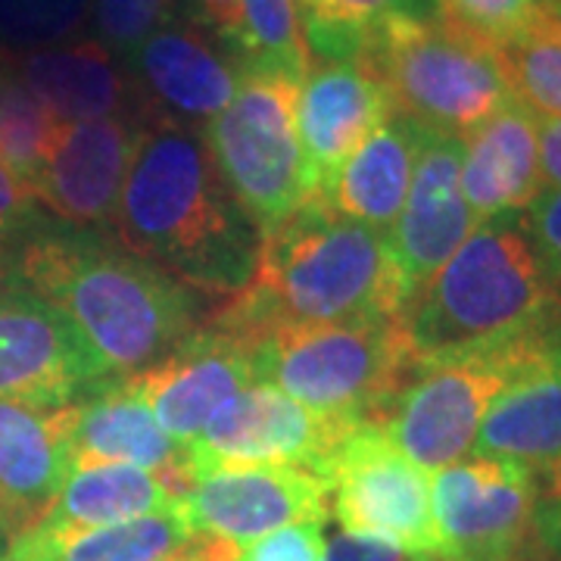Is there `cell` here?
Listing matches in <instances>:
<instances>
[{
  "instance_id": "6da1fadb",
  "label": "cell",
  "mask_w": 561,
  "mask_h": 561,
  "mask_svg": "<svg viewBox=\"0 0 561 561\" xmlns=\"http://www.w3.org/2000/svg\"><path fill=\"white\" fill-rule=\"evenodd\" d=\"M412 290L387 234L306 201L262 231L250 280L206 316V324L250 346L284 328L405 316Z\"/></svg>"
},
{
  "instance_id": "7a4b0ae2",
  "label": "cell",
  "mask_w": 561,
  "mask_h": 561,
  "mask_svg": "<svg viewBox=\"0 0 561 561\" xmlns=\"http://www.w3.org/2000/svg\"><path fill=\"white\" fill-rule=\"evenodd\" d=\"M110 238L184 287L225 300L253 275L262 231L234 201L201 131L150 122Z\"/></svg>"
},
{
  "instance_id": "3957f363",
  "label": "cell",
  "mask_w": 561,
  "mask_h": 561,
  "mask_svg": "<svg viewBox=\"0 0 561 561\" xmlns=\"http://www.w3.org/2000/svg\"><path fill=\"white\" fill-rule=\"evenodd\" d=\"M13 278L81 334L110 378L165 359L203 328V294L138 260L101 231L47 221L25 243Z\"/></svg>"
},
{
  "instance_id": "277c9868",
  "label": "cell",
  "mask_w": 561,
  "mask_h": 561,
  "mask_svg": "<svg viewBox=\"0 0 561 561\" xmlns=\"http://www.w3.org/2000/svg\"><path fill=\"white\" fill-rule=\"evenodd\" d=\"M561 316L522 213L478 221L405 309L419 365L540 334Z\"/></svg>"
},
{
  "instance_id": "5b68a950",
  "label": "cell",
  "mask_w": 561,
  "mask_h": 561,
  "mask_svg": "<svg viewBox=\"0 0 561 561\" xmlns=\"http://www.w3.org/2000/svg\"><path fill=\"white\" fill-rule=\"evenodd\" d=\"M405 316L284 328L256 343L260 381L324 415L378 424L415 375Z\"/></svg>"
},
{
  "instance_id": "8992f818",
  "label": "cell",
  "mask_w": 561,
  "mask_h": 561,
  "mask_svg": "<svg viewBox=\"0 0 561 561\" xmlns=\"http://www.w3.org/2000/svg\"><path fill=\"white\" fill-rule=\"evenodd\" d=\"M359 62L381 79L393 113L440 135L461 138L515 101L500 54L440 16L383 25Z\"/></svg>"
},
{
  "instance_id": "52a82bcc",
  "label": "cell",
  "mask_w": 561,
  "mask_h": 561,
  "mask_svg": "<svg viewBox=\"0 0 561 561\" xmlns=\"http://www.w3.org/2000/svg\"><path fill=\"white\" fill-rule=\"evenodd\" d=\"M549 328L505 346L419 365L378 421L383 437L424 471L468 459L493 400L527 368Z\"/></svg>"
},
{
  "instance_id": "ba28073f",
  "label": "cell",
  "mask_w": 561,
  "mask_h": 561,
  "mask_svg": "<svg viewBox=\"0 0 561 561\" xmlns=\"http://www.w3.org/2000/svg\"><path fill=\"white\" fill-rule=\"evenodd\" d=\"M300 81L243 72L234 98L201 135L243 213L260 231L287 219L306 197V165L297 135Z\"/></svg>"
},
{
  "instance_id": "9c48e42d",
  "label": "cell",
  "mask_w": 561,
  "mask_h": 561,
  "mask_svg": "<svg viewBox=\"0 0 561 561\" xmlns=\"http://www.w3.org/2000/svg\"><path fill=\"white\" fill-rule=\"evenodd\" d=\"M321 478L341 530L378 537L412 561H440L431 478L383 437L378 424L356 427Z\"/></svg>"
},
{
  "instance_id": "30bf717a",
  "label": "cell",
  "mask_w": 561,
  "mask_h": 561,
  "mask_svg": "<svg viewBox=\"0 0 561 561\" xmlns=\"http://www.w3.org/2000/svg\"><path fill=\"white\" fill-rule=\"evenodd\" d=\"M540 478L496 456H471L431 483L440 561H537Z\"/></svg>"
},
{
  "instance_id": "8fae6325",
  "label": "cell",
  "mask_w": 561,
  "mask_h": 561,
  "mask_svg": "<svg viewBox=\"0 0 561 561\" xmlns=\"http://www.w3.org/2000/svg\"><path fill=\"white\" fill-rule=\"evenodd\" d=\"M356 427L362 421L324 415L256 381L209 419L187 446V461L194 478L250 465H300L321 474Z\"/></svg>"
},
{
  "instance_id": "7c38bea8",
  "label": "cell",
  "mask_w": 561,
  "mask_h": 561,
  "mask_svg": "<svg viewBox=\"0 0 561 561\" xmlns=\"http://www.w3.org/2000/svg\"><path fill=\"white\" fill-rule=\"evenodd\" d=\"M110 381L101 359L22 280H0V400L60 409Z\"/></svg>"
},
{
  "instance_id": "4fadbf2b",
  "label": "cell",
  "mask_w": 561,
  "mask_h": 561,
  "mask_svg": "<svg viewBox=\"0 0 561 561\" xmlns=\"http://www.w3.org/2000/svg\"><path fill=\"white\" fill-rule=\"evenodd\" d=\"M328 512V483L300 465L221 468L194 478L181 496V518L191 534L219 537L238 549L287 524H324Z\"/></svg>"
},
{
  "instance_id": "5bb4252c",
  "label": "cell",
  "mask_w": 561,
  "mask_h": 561,
  "mask_svg": "<svg viewBox=\"0 0 561 561\" xmlns=\"http://www.w3.org/2000/svg\"><path fill=\"white\" fill-rule=\"evenodd\" d=\"M125 72L140 119L203 131L234 98L243 72L216 41L191 20H175L131 50Z\"/></svg>"
},
{
  "instance_id": "9a60e30c",
  "label": "cell",
  "mask_w": 561,
  "mask_h": 561,
  "mask_svg": "<svg viewBox=\"0 0 561 561\" xmlns=\"http://www.w3.org/2000/svg\"><path fill=\"white\" fill-rule=\"evenodd\" d=\"M144 128L138 116L60 125L32 187L41 209L66 228L110 234Z\"/></svg>"
},
{
  "instance_id": "2e32d148",
  "label": "cell",
  "mask_w": 561,
  "mask_h": 561,
  "mask_svg": "<svg viewBox=\"0 0 561 561\" xmlns=\"http://www.w3.org/2000/svg\"><path fill=\"white\" fill-rule=\"evenodd\" d=\"M128 378L162 431L181 446H191L225 402L260 381L256 346L203 321L179 350Z\"/></svg>"
},
{
  "instance_id": "e0dca14e",
  "label": "cell",
  "mask_w": 561,
  "mask_h": 561,
  "mask_svg": "<svg viewBox=\"0 0 561 561\" xmlns=\"http://www.w3.org/2000/svg\"><path fill=\"white\" fill-rule=\"evenodd\" d=\"M474 228L478 219L461 194V138L424 128L400 219L387 234L412 300Z\"/></svg>"
},
{
  "instance_id": "ac0fdd59",
  "label": "cell",
  "mask_w": 561,
  "mask_h": 561,
  "mask_svg": "<svg viewBox=\"0 0 561 561\" xmlns=\"http://www.w3.org/2000/svg\"><path fill=\"white\" fill-rule=\"evenodd\" d=\"M390 116V94L365 62H309L297 88V135L309 194H319L337 165Z\"/></svg>"
},
{
  "instance_id": "d6986e66",
  "label": "cell",
  "mask_w": 561,
  "mask_h": 561,
  "mask_svg": "<svg viewBox=\"0 0 561 561\" xmlns=\"http://www.w3.org/2000/svg\"><path fill=\"white\" fill-rule=\"evenodd\" d=\"M69 459L81 465H135L184 496L194 483L187 446L160 427L131 378H110L72 405Z\"/></svg>"
},
{
  "instance_id": "ffe728a7",
  "label": "cell",
  "mask_w": 561,
  "mask_h": 561,
  "mask_svg": "<svg viewBox=\"0 0 561 561\" xmlns=\"http://www.w3.org/2000/svg\"><path fill=\"white\" fill-rule=\"evenodd\" d=\"M69 415L72 405L0 400V534L7 540L38 524L69 478Z\"/></svg>"
},
{
  "instance_id": "44dd1931",
  "label": "cell",
  "mask_w": 561,
  "mask_h": 561,
  "mask_svg": "<svg viewBox=\"0 0 561 561\" xmlns=\"http://www.w3.org/2000/svg\"><path fill=\"white\" fill-rule=\"evenodd\" d=\"M471 456L518 461L537 478L561 461V319L522 375L493 400Z\"/></svg>"
},
{
  "instance_id": "7402d4cb",
  "label": "cell",
  "mask_w": 561,
  "mask_h": 561,
  "mask_svg": "<svg viewBox=\"0 0 561 561\" xmlns=\"http://www.w3.org/2000/svg\"><path fill=\"white\" fill-rule=\"evenodd\" d=\"M542 191L537 116L508 101L461 135V194L478 221L524 213Z\"/></svg>"
},
{
  "instance_id": "603a6c76",
  "label": "cell",
  "mask_w": 561,
  "mask_h": 561,
  "mask_svg": "<svg viewBox=\"0 0 561 561\" xmlns=\"http://www.w3.org/2000/svg\"><path fill=\"white\" fill-rule=\"evenodd\" d=\"M10 60L13 72L38 94L60 125L110 116L140 119L131 79L101 41H66L57 47L10 54Z\"/></svg>"
},
{
  "instance_id": "cb8c5ba5",
  "label": "cell",
  "mask_w": 561,
  "mask_h": 561,
  "mask_svg": "<svg viewBox=\"0 0 561 561\" xmlns=\"http://www.w3.org/2000/svg\"><path fill=\"white\" fill-rule=\"evenodd\" d=\"M421 138V125L393 113L362 140L312 197L324 201L346 219L390 234L415 175Z\"/></svg>"
},
{
  "instance_id": "d4e9b609",
  "label": "cell",
  "mask_w": 561,
  "mask_h": 561,
  "mask_svg": "<svg viewBox=\"0 0 561 561\" xmlns=\"http://www.w3.org/2000/svg\"><path fill=\"white\" fill-rule=\"evenodd\" d=\"M184 10L241 72L302 81L312 62L297 0H184Z\"/></svg>"
},
{
  "instance_id": "484cf974",
  "label": "cell",
  "mask_w": 561,
  "mask_h": 561,
  "mask_svg": "<svg viewBox=\"0 0 561 561\" xmlns=\"http://www.w3.org/2000/svg\"><path fill=\"white\" fill-rule=\"evenodd\" d=\"M179 508V493L150 471L135 465H81L69 471L54 505L32 527L44 534H72Z\"/></svg>"
},
{
  "instance_id": "4316f807",
  "label": "cell",
  "mask_w": 561,
  "mask_h": 561,
  "mask_svg": "<svg viewBox=\"0 0 561 561\" xmlns=\"http://www.w3.org/2000/svg\"><path fill=\"white\" fill-rule=\"evenodd\" d=\"M191 537L194 534L181 518V508L72 534H44L28 527L10 540L3 561H162Z\"/></svg>"
},
{
  "instance_id": "83f0119b",
  "label": "cell",
  "mask_w": 561,
  "mask_h": 561,
  "mask_svg": "<svg viewBox=\"0 0 561 561\" xmlns=\"http://www.w3.org/2000/svg\"><path fill=\"white\" fill-rule=\"evenodd\" d=\"M309 57L359 60L365 44L390 22L440 16V0H297Z\"/></svg>"
},
{
  "instance_id": "f1b7e54d",
  "label": "cell",
  "mask_w": 561,
  "mask_h": 561,
  "mask_svg": "<svg viewBox=\"0 0 561 561\" xmlns=\"http://www.w3.org/2000/svg\"><path fill=\"white\" fill-rule=\"evenodd\" d=\"M57 131V116L13 72V60L7 62V72L0 79V165L35 187Z\"/></svg>"
},
{
  "instance_id": "f546056e",
  "label": "cell",
  "mask_w": 561,
  "mask_h": 561,
  "mask_svg": "<svg viewBox=\"0 0 561 561\" xmlns=\"http://www.w3.org/2000/svg\"><path fill=\"white\" fill-rule=\"evenodd\" d=\"M502 72L512 98L540 119H561V35L542 20L527 25L518 38L502 44Z\"/></svg>"
},
{
  "instance_id": "4dcf8cb0",
  "label": "cell",
  "mask_w": 561,
  "mask_h": 561,
  "mask_svg": "<svg viewBox=\"0 0 561 561\" xmlns=\"http://www.w3.org/2000/svg\"><path fill=\"white\" fill-rule=\"evenodd\" d=\"M91 20V0H0V44L13 50L57 47Z\"/></svg>"
},
{
  "instance_id": "1f68e13d",
  "label": "cell",
  "mask_w": 561,
  "mask_h": 561,
  "mask_svg": "<svg viewBox=\"0 0 561 561\" xmlns=\"http://www.w3.org/2000/svg\"><path fill=\"white\" fill-rule=\"evenodd\" d=\"M184 0H91V22L103 47L125 60L153 32L179 20Z\"/></svg>"
},
{
  "instance_id": "d6a6232c",
  "label": "cell",
  "mask_w": 561,
  "mask_h": 561,
  "mask_svg": "<svg viewBox=\"0 0 561 561\" xmlns=\"http://www.w3.org/2000/svg\"><path fill=\"white\" fill-rule=\"evenodd\" d=\"M542 0H440V20L500 50L537 20Z\"/></svg>"
},
{
  "instance_id": "836d02e7",
  "label": "cell",
  "mask_w": 561,
  "mask_h": 561,
  "mask_svg": "<svg viewBox=\"0 0 561 561\" xmlns=\"http://www.w3.org/2000/svg\"><path fill=\"white\" fill-rule=\"evenodd\" d=\"M35 191L0 165V280L13 278L25 243L47 225Z\"/></svg>"
},
{
  "instance_id": "e575fe53",
  "label": "cell",
  "mask_w": 561,
  "mask_h": 561,
  "mask_svg": "<svg viewBox=\"0 0 561 561\" xmlns=\"http://www.w3.org/2000/svg\"><path fill=\"white\" fill-rule=\"evenodd\" d=\"M522 225L542 262V272L561 306V191L542 187L522 213Z\"/></svg>"
},
{
  "instance_id": "d590c367",
  "label": "cell",
  "mask_w": 561,
  "mask_h": 561,
  "mask_svg": "<svg viewBox=\"0 0 561 561\" xmlns=\"http://www.w3.org/2000/svg\"><path fill=\"white\" fill-rule=\"evenodd\" d=\"M324 524H287L243 546L238 561H321L324 559Z\"/></svg>"
},
{
  "instance_id": "8d00e7d4",
  "label": "cell",
  "mask_w": 561,
  "mask_h": 561,
  "mask_svg": "<svg viewBox=\"0 0 561 561\" xmlns=\"http://www.w3.org/2000/svg\"><path fill=\"white\" fill-rule=\"evenodd\" d=\"M542 478L537 500V540L546 552L561 559V461H556Z\"/></svg>"
},
{
  "instance_id": "74e56055",
  "label": "cell",
  "mask_w": 561,
  "mask_h": 561,
  "mask_svg": "<svg viewBox=\"0 0 561 561\" xmlns=\"http://www.w3.org/2000/svg\"><path fill=\"white\" fill-rule=\"evenodd\" d=\"M321 561H412L402 549L378 537H362V534H346L341 530L334 540L324 546Z\"/></svg>"
},
{
  "instance_id": "f35d334b",
  "label": "cell",
  "mask_w": 561,
  "mask_h": 561,
  "mask_svg": "<svg viewBox=\"0 0 561 561\" xmlns=\"http://www.w3.org/2000/svg\"><path fill=\"white\" fill-rule=\"evenodd\" d=\"M537 140H540L542 187L561 191V119L537 116Z\"/></svg>"
},
{
  "instance_id": "ab89813d",
  "label": "cell",
  "mask_w": 561,
  "mask_h": 561,
  "mask_svg": "<svg viewBox=\"0 0 561 561\" xmlns=\"http://www.w3.org/2000/svg\"><path fill=\"white\" fill-rule=\"evenodd\" d=\"M238 556H241V549L234 542L194 534L181 549H175L172 556H165L162 561H238Z\"/></svg>"
},
{
  "instance_id": "60d3db41",
  "label": "cell",
  "mask_w": 561,
  "mask_h": 561,
  "mask_svg": "<svg viewBox=\"0 0 561 561\" xmlns=\"http://www.w3.org/2000/svg\"><path fill=\"white\" fill-rule=\"evenodd\" d=\"M540 16L561 35V0H542Z\"/></svg>"
},
{
  "instance_id": "b9f144b4",
  "label": "cell",
  "mask_w": 561,
  "mask_h": 561,
  "mask_svg": "<svg viewBox=\"0 0 561 561\" xmlns=\"http://www.w3.org/2000/svg\"><path fill=\"white\" fill-rule=\"evenodd\" d=\"M7 62H10V50L0 47V79H3V72H7Z\"/></svg>"
},
{
  "instance_id": "7bdbcfd3",
  "label": "cell",
  "mask_w": 561,
  "mask_h": 561,
  "mask_svg": "<svg viewBox=\"0 0 561 561\" xmlns=\"http://www.w3.org/2000/svg\"><path fill=\"white\" fill-rule=\"evenodd\" d=\"M0 561H3V552H0Z\"/></svg>"
}]
</instances>
